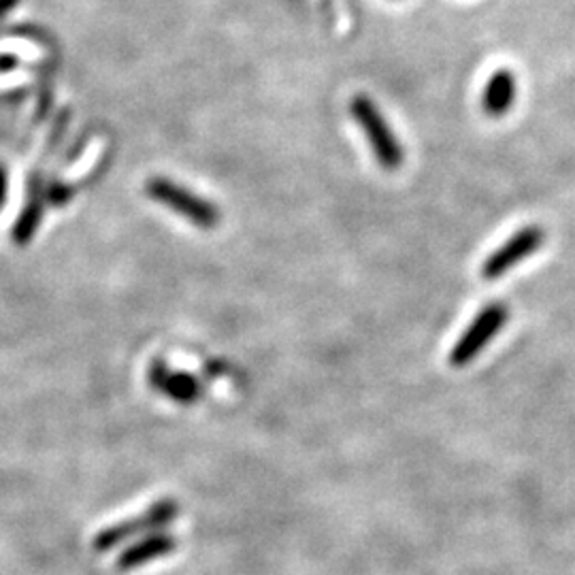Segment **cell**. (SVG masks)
I'll return each instance as SVG.
<instances>
[{"mask_svg":"<svg viewBox=\"0 0 575 575\" xmlns=\"http://www.w3.org/2000/svg\"><path fill=\"white\" fill-rule=\"evenodd\" d=\"M352 118L363 128V133L371 145V152L380 162V167L386 171H397L403 164V145L390 128L386 115L377 107L373 98L367 94H358L350 103Z\"/></svg>","mask_w":575,"mask_h":575,"instance_id":"cell-1","label":"cell"},{"mask_svg":"<svg viewBox=\"0 0 575 575\" xmlns=\"http://www.w3.org/2000/svg\"><path fill=\"white\" fill-rule=\"evenodd\" d=\"M145 194L158 205L175 211L190 224L199 228H216L220 224V211L211 201L194 194L192 190L179 186L167 177H150L145 182Z\"/></svg>","mask_w":575,"mask_h":575,"instance_id":"cell-2","label":"cell"},{"mask_svg":"<svg viewBox=\"0 0 575 575\" xmlns=\"http://www.w3.org/2000/svg\"><path fill=\"white\" fill-rule=\"evenodd\" d=\"M507 316L509 311L503 303L486 305L467 326V331L454 343V348L450 352V365L460 369L473 363V360L484 352L486 345L501 333V328L507 322Z\"/></svg>","mask_w":575,"mask_h":575,"instance_id":"cell-3","label":"cell"},{"mask_svg":"<svg viewBox=\"0 0 575 575\" xmlns=\"http://www.w3.org/2000/svg\"><path fill=\"white\" fill-rule=\"evenodd\" d=\"M177 514H179L177 501L162 499V501L154 503L152 507H147L141 516L128 518V520L113 524V527L98 533L94 537V550L107 552V550L115 548L118 544H122V541L135 537L139 533L167 527V524H171L177 518Z\"/></svg>","mask_w":575,"mask_h":575,"instance_id":"cell-4","label":"cell"},{"mask_svg":"<svg viewBox=\"0 0 575 575\" xmlns=\"http://www.w3.org/2000/svg\"><path fill=\"white\" fill-rule=\"evenodd\" d=\"M544 241H546V233L541 226L520 228L518 233H514L501 245V248H497L486 258L484 267H482V275L486 279L503 277L505 273L512 271L516 265H520L524 258L533 256L541 248V245H544Z\"/></svg>","mask_w":575,"mask_h":575,"instance_id":"cell-5","label":"cell"},{"mask_svg":"<svg viewBox=\"0 0 575 575\" xmlns=\"http://www.w3.org/2000/svg\"><path fill=\"white\" fill-rule=\"evenodd\" d=\"M147 382H150L154 390L162 392L164 397H169L175 403L182 405L199 401L203 394L199 377L184 371H171L164 360H154V363H150V369H147Z\"/></svg>","mask_w":575,"mask_h":575,"instance_id":"cell-6","label":"cell"},{"mask_svg":"<svg viewBox=\"0 0 575 575\" xmlns=\"http://www.w3.org/2000/svg\"><path fill=\"white\" fill-rule=\"evenodd\" d=\"M41 167L43 164H39V167L28 177L26 203L20 211V218L15 220L11 228V241L15 245H28L32 239H35V233L41 224L43 207H45V188H47Z\"/></svg>","mask_w":575,"mask_h":575,"instance_id":"cell-7","label":"cell"},{"mask_svg":"<svg viewBox=\"0 0 575 575\" xmlns=\"http://www.w3.org/2000/svg\"><path fill=\"white\" fill-rule=\"evenodd\" d=\"M516 101V75L507 69L492 73L482 94V109L490 118H503Z\"/></svg>","mask_w":575,"mask_h":575,"instance_id":"cell-8","label":"cell"},{"mask_svg":"<svg viewBox=\"0 0 575 575\" xmlns=\"http://www.w3.org/2000/svg\"><path fill=\"white\" fill-rule=\"evenodd\" d=\"M177 548V541L173 535L167 533H154L150 537H145L139 544L130 546L120 558H118V569L130 571L137 569L141 565H147L156 561V558H162L171 554Z\"/></svg>","mask_w":575,"mask_h":575,"instance_id":"cell-9","label":"cell"},{"mask_svg":"<svg viewBox=\"0 0 575 575\" xmlns=\"http://www.w3.org/2000/svg\"><path fill=\"white\" fill-rule=\"evenodd\" d=\"M7 194H9V173L3 162H0V209L7 203Z\"/></svg>","mask_w":575,"mask_h":575,"instance_id":"cell-10","label":"cell"},{"mask_svg":"<svg viewBox=\"0 0 575 575\" xmlns=\"http://www.w3.org/2000/svg\"><path fill=\"white\" fill-rule=\"evenodd\" d=\"M20 0H0V26H3V22L7 20V15L18 7Z\"/></svg>","mask_w":575,"mask_h":575,"instance_id":"cell-11","label":"cell"},{"mask_svg":"<svg viewBox=\"0 0 575 575\" xmlns=\"http://www.w3.org/2000/svg\"><path fill=\"white\" fill-rule=\"evenodd\" d=\"M15 67V60L13 58H0V71H9Z\"/></svg>","mask_w":575,"mask_h":575,"instance_id":"cell-12","label":"cell"}]
</instances>
